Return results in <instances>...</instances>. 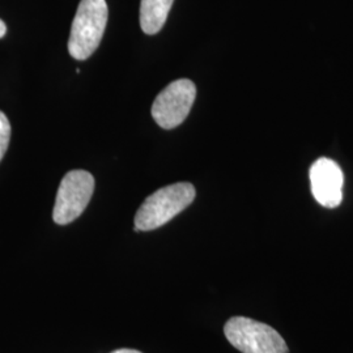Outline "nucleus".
Wrapping results in <instances>:
<instances>
[{"label": "nucleus", "instance_id": "f257e3e1", "mask_svg": "<svg viewBox=\"0 0 353 353\" xmlns=\"http://www.w3.org/2000/svg\"><path fill=\"white\" fill-rule=\"evenodd\" d=\"M195 188L189 182H178L154 191L135 214V232H150L163 227L194 202Z\"/></svg>", "mask_w": 353, "mask_h": 353}, {"label": "nucleus", "instance_id": "f03ea898", "mask_svg": "<svg viewBox=\"0 0 353 353\" xmlns=\"http://www.w3.org/2000/svg\"><path fill=\"white\" fill-rule=\"evenodd\" d=\"M106 0H81L71 26L68 51L77 61H85L97 50L108 24Z\"/></svg>", "mask_w": 353, "mask_h": 353}, {"label": "nucleus", "instance_id": "7ed1b4c3", "mask_svg": "<svg viewBox=\"0 0 353 353\" xmlns=\"http://www.w3.org/2000/svg\"><path fill=\"white\" fill-rule=\"evenodd\" d=\"M228 341L242 353H290L278 331L248 316H233L224 326Z\"/></svg>", "mask_w": 353, "mask_h": 353}, {"label": "nucleus", "instance_id": "20e7f679", "mask_svg": "<svg viewBox=\"0 0 353 353\" xmlns=\"http://www.w3.org/2000/svg\"><path fill=\"white\" fill-rule=\"evenodd\" d=\"M94 191V178L85 170H71L63 176L57 192L52 219L58 225H67L87 208Z\"/></svg>", "mask_w": 353, "mask_h": 353}, {"label": "nucleus", "instance_id": "39448f33", "mask_svg": "<svg viewBox=\"0 0 353 353\" xmlns=\"http://www.w3.org/2000/svg\"><path fill=\"white\" fill-rule=\"evenodd\" d=\"M195 97L196 87L191 80H176L156 97L152 105V117L164 130L176 128L188 118Z\"/></svg>", "mask_w": 353, "mask_h": 353}, {"label": "nucleus", "instance_id": "423d86ee", "mask_svg": "<svg viewBox=\"0 0 353 353\" xmlns=\"http://www.w3.org/2000/svg\"><path fill=\"white\" fill-rule=\"evenodd\" d=\"M310 185L316 202L326 208H336L343 201L344 174L341 166L327 157L318 159L310 168Z\"/></svg>", "mask_w": 353, "mask_h": 353}, {"label": "nucleus", "instance_id": "0eeeda50", "mask_svg": "<svg viewBox=\"0 0 353 353\" xmlns=\"http://www.w3.org/2000/svg\"><path fill=\"white\" fill-rule=\"evenodd\" d=\"M174 0H141L140 26L145 34H157L166 23Z\"/></svg>", "mask_w": 353, "mask_h": 353}, {"label": "nucleus", "instance_id": "6e6552de", "mask_svg": "<svg viewBox=\"0 0 353 353\" xmlns=\"http://www.w3.org/2000/svg\"><path fill=\"white\" fill-rule=\"evenodd\" d=\"M11 140V123L7 115L0 112V161L3 160L6 152L8 150Z\"/></svg>", "mask_w": 353, "mask_h": 353}, {"label": "nucleus", "instance_id": "1a4fd4ad", "mask_svg": "<svg viewBox=\"0 0 353 353\" xmlns=\"http://www.w3.org/2000/svg\"><path fill=\"white\" fill-rule=\"evenodd\" d=\"M6 33H7V26L3 20H0V38L4 37Z\"/></svg>", "mask_w": 353, "mask_h": 353}, {"label": "nucleus", "instance_id": "9d476101", "mask_svg": "<svg viewBox=\"0 0 353 353\" xmlns=\"http://www.w3.org/2000/svg\"><path fill=\"white\" fill-rule=\"evenodd\" d=\"M112 353H141L139 351H137V350H128V348H122V350H117V351H114Z\"/></svg>", "mask_w": 353, "mask_h": 353}]
</instances>
